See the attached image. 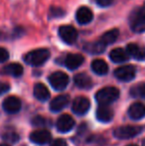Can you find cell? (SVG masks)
<instances>
[{
  "label": "cell",
  "instance_id": "16",
  "mask_svg": "<svg viewBox=\"0 0 145 146\" xmlns=\"http://www.w3.org/2000/svg\"><path fill=\"white\" fill-rule=\"evenodd\" d=\"M128 115L133 120H138L145 116V106L141 102H135L131 104L128 110Z\"/></svg>",
  "mask_w": 145,
  "mask_h": 146
},
{
  "label": "cell",
  "instance_id": "21",
  "mask_svg": "<svg viewBox=\"0 0 145 146\" xmlns=\"http://www.w3.org/2000/svg\"><path fill=\"white\" fill-rule=\"evenodd\" d=\"M34 96L37 100L45 102L50 98V92L48 88L43 84H36L34 87Z\"/></svg>",
  "mask_w": 145,
  "mask_h": 146
},
{
  "label": "cell",
  "instance_id": "32",
  "mask_svg": "<svg viewBox=\"0 0 145 146\" xmlns=\"http://www.w3.org/2000/svg\"><path fill=\"white\" fill-rule=\"evenodd\" d=\"M0 146H9V145H7V144H1Z\"/></svg>",
  "mask_w": 145,
  "mask_h": 146
},
{
  "label": "cell",
  "instance_id": "30",
  "mask_svg": "<svg viewBox=\"0 0 145 146\" xmlns=\"http://www.w3.org/2000/svg\"><path fill=\"white\" fill-rule=\"evenodd\" d=\"M10 90V86L6 83H2L0 82V94H3L5 92H7Z\"/></svg>",
  "mask_w": 145,
  "mask_h": 146
},
{
  "label": "cell",
  "instance_id": "28",
  "mask_svg": "<svg viewBox=\"0 0 145 146\" xmlns=\"http://www.w3.org/2000/svg\"><path fill=\"white\" fill-rule=\"evenodd\" d=\"M64 14V11H63L61 8H52L51 9V17H60Z\"/></svg>",
  "mask_w": 145,
  "mask_h": 146
},
{
  "label": "cell",
  "instance_id": "13",
  "mask_svg": "<svg viewBox=\"0 0 145 146\" xmlns=\"http://www.w3.org/2000/svg\"><path fill=\"white\" fill-rule=\"evenodd\" d=\"M3 108L9 113H16L21 108V102L16 96H9L3 102Z\"/></svg>",
  "mask_w": 145,
  "mask_h": 146
},
{
  "label": "cell",
  "instance_id": "1",
  "mask_svg": "<svg viewBox=\"0 0 145 146\" xmlns=\"http://www.w3.org/2000/svg\"><path fill=\"white\" fill-rule=\"evenodd\" d=\"M51 56V53L48 49H36L31 52L27 53L24 56V61L30 66H34V67H39L45 64L49 60Z\"/></svg>",
  "mask_w": 145,
  "mask_h": 146
},
{
  "label": "cell",
  "instance_id": "18",
  "mask_svg": "<svg viewBox=\"0 0 145 146\" xmlns=\"http://www.w3.org/2000/svg\"><path fill=\"white\" fill-rule=\"evenodd\" d=\"M109 58L114 63H124L129 58V55L127 54L126 50H123L122 48H115L109 53Z\"/></svg>",
  "mask_w": 145,
  "mask_h": 146
},
{
  "label": "cell",
  "instance_id": "34",
  "mask_svg": "<svg viewBox=\"0 0 145 146\" xmlns=\"http://www.w3.org/2000/svg\"><path fill=\"white\" fill-rule=\"evenodd\" d=\"M128 146H137V145H134V144H130V145H128Z\"/></svg>",
  "mask_w": 145,
  "mask_h": 146
},
{
  "label": "cell",
  "instance_id": "10",
  "mask_svg": "<svg viewBox=\"0 0 145 146\" xmlns=\"http://www.w3.org/2000/svg\"><path fill=\"white\" fill-rule=\"evenodd\" d=\"M93 18V13L89 7L85 6H81L77 9V13H75V19H77V23L81 25H85L91 22Z\"/></svg>",
  "mask_w": 145,
  "mask_h": 146
},
{
  "label": "cell",
  "instance_id": "5",
  "mask_svg": "<svg viewBox=\"0 0 145 146\" xmlns=\"http://www.w3.org/2000/svg\"><path fill=\"white\" fill-rule=\"evenodd\" d=\"M141 131V127L131 126V125H125V126H119L115 128L113 134L116 138L119 139H128L136 136Z\"/></svg>",
  "mask_w": 145,
  "mask_h": 146
},
{
  "label": "cell",
  "instance_id": "22",
  "mask_svg": "<svg viewBox=\"0 0 145 146\" xmlns=\"http://www.w3.org/2000/svg\"><path fill=\"white\" fill-rule=\"evenodd\" d=\"M91 70L95 72L97 75L103 76L107 75V72H109V66L105 63L103 60L97 59L91 63Z\"/></svg>",
  "mask_w": 145,
  "mask_h": 146
},
{
  "label": "cell",
  "instance_id": "25",
  "mask_svg": "<svg viewBox=\"0 0 145 146\" xmlns=\"http://www.w3.org/2000/svg\"><path fill=\"white\" fill-rule=\"evenodd\" d=\"M131 94L133 96H139L145 100V84H139L131 88Z\"/></svg>",
  "mask_w": 145,
  "mask_h": 146
},
{
  "label": "cell",
  "instance_id": "20",
  "mask_svg": "<svg viewBox=\"0 0 145 146\" xmlns=\"http://www.w3.org/2000/svg\"><path fill=\"white\" fill-rule=\"evenodd\" d=\"M105 48H107V46H105L99 39L97 41H95V42L87 43V44H85V47H83L85 51H87V53H91V54H93V55L101 54V53H103L105 51Z\"/></svg>",
  "mask_w": 145,
  "mask_h": 146
},
{
  "label": "cell",
  "instance_id": "23",
  "mask_svg": "<svg viewBox=\"0 0 145 146\" xmlns=\"http://www.w3.org/2000/svg\"><path fill=\"white\" fill-rule=\"evenodd\" d=\"M3 73L12 77H20L23 74V67L20 64L12 63L3 68Z\"/></svg>",
  "mask_w": 145,
  "mask_h": 146
},
{
  "label": "cell",
  "instance_id": "26",
  "mask_svg": "<svg viewBox=\"0 0 145 146\" xmlns=\"http://www.w3.org/2000/svg\"><path fill=\"white\" fill-rule=\"evenodd\" d=\"M32 123H33V125H35V126H44V125H46V119H45L44 117L38 115L32 120Z\"/></svg>",
  "mask_w": 145,
  "mask_h": 146
},
{
  "label": "cell",
  "instance_id": "14",
  "mask_svg": "<svg viewBox=\"0 0 145 146\" xmlns=\"http://www.w3.org/2000/svg\"><path fill=\"white\" fill-rule=\"evenodd\" d=\"M85 58L79 54H69L65 59V66L69 70H75L83 65Z\"/></svg>",
  "mask_w": 145,
  "mask_h": 146
},
{
  "label": "cell",
  "instance_id": "19",
  "mask_svg": "<svg viewBox=\"0 0 145 146\" xmlns=\"http://www.w3.org/2000/svg\"><path fill=\"white\" fill-rule=\"evenodd\" d=\"M75 84L77 88H83V90H87L93 87V81H91V77L85 73L77 74L75 77Z\"/></svg>",
  "mask_w": 145,
  "mask_h": 146
},
{
  "label": "cell",
  "instance_id": "12",
  "mask_svg": "<svg viewBox=\"0 0 145 146\" xmlns=\"http://www.w3.org/2000/svg\"><path fill=\"white\" fill-rule=\"evenodd\" d=\"M126 52L129 57L138 60V61H144L145 60V47H142L138 44H128L126 47Z\"/></svg>",
  "mask_w": 145,
  "mask_h": 146
},
{
  "label": "cell",
  "instance_id": "27",
  "mask_svg": "<svg viewBox=\"0 0 145 146\" xmlns=\"http://www.w3.org/2000/svg\"><path fill=\"white\" fill-rule=\"evenodd\" d=\"M9 59V53L6 49L1 48L0 47V63H3V62L7 61Z\"/></svg>",
  "mask_w": 145,
  "mask_h": 146
},
{
  "label": "cell",
  "instance_id": "29",
  "mask_svg": "<svg viewBox=\"0 0 145 146\" xmlns=\"http://www.w3.org/2000/svg\"><path fill=\"white\" fill-rule=\"evenodd\" d=\"M114 0H95L97 4L101 7H109L113 3Z\"/></svg>",
  "mask_w": 145,
  "mask_h": 146
},
{
  "label": "cell",
  "instance_id": "6",
  "mask_svg": "<svg viewBox=\"0 0 145 146\" xmlns=\"http://www.w3.org/2000/svg\"><path fill=\"white\" fill-rule=\"evenodd\" d=\"M59 36L66 44L72 45L77 39V31L71 25H64L59 28Z\"/></svg>",
  "mask_w": 145,
  "mask_h": 146
},
{
  "label": "cell",
  "instance_id": "8",
  "mask_svg": "<svg viewBox=\"0 0 145 146\" xmlns=\"http://www.w3.org/2000/svg\"><path fill=\"white\" fill-rule=\"evenodd\" d=\"M89 106H91V102L85 96H79L73 102V111L75 114H79V115H83V114L87 113L89 110Z\"/></svg>",
  "mask_w": 145,
  "mask_h": 146
},
{
  "label": "cell",
  "instance_id": "11",
  "mask_svg": "<svg viewBox=\"0 0 145 146\" xmlns=\"http://www.w3.org/2000/svg\"><path fill=\"white\" fill-rule=\"evenodd\" d=\"M51 133L46 129L36 130L30 134V140L36 144H46L51 140Z\"/></svg>",
  "mask_w": 145,
  "mask_h": 146
},
{
  "label": "cell",
  "instance_id": "17",
  "mask_svg": "<svg viewBox=\"0 0 145 146\" xmlns=\"http://www.w3.org/2000/svg\"><path fill=\"white\" fill-rule=\"evenodd\" d=\"M95 115L97 120L101 122H109L113 117V112L107 104H99Z\"/></svg>",
  "mask_w": 145,
  "mask_h": 146
},
{
  "label": "cell",
  "instance_id": "24",
  "mask_svg": "<svg viewBox=\"0 0 145 146\" xmlns=\"http://www.w3.org/2000/svg\"><path fill=\"white\" fill-rule=\"evenodd\" d=\"M118 35H119V32H118L117 29H111L107 32H105L103 36L99 38V40L105 45V46H109V45H111L117 40Z\"/></svg>",
  "mask_w": 145,
  "mask_h": 146
},
{
  "label": "cell",
  "instance_id": "4",
  "mask_svg": "<svg viewBox=\"0 0 145 146\" xmlns=\"http://www.w3.org/2000/svg\"><path fill=\"white\" fill-rule=\"evenodd\" d=\"M51 86L57 90H63L69 84V77L63 72H55L49 77Z\"/></svg>",
  "mask_w": 145,
  "mask_h": 146
},
{
  "label": "cell",
  "instance_id": "7",
  "mask_svg": "<svg viewBox=\"0 0 145 146\" xmlns=\"http://www.w3.org/2000/svg\"><path fill=\"white\" fill-rule=\"evenodd\" d=\"M135 68L133 66H122L119 67L114 71V76L117 80L122 82H129L132 81L135 77Z\"/></svg>",
  "mask_w": 145,
  "mask_h": 146
},
{
  "label": "cell",
  "instance_id": "9",
  "mask_svg": "<svg viewBox=\"0 0 145 146\" xmlns=\"http://www.w3.org/2000/svg\"><path fill=\"white\" fill-rule=\"evenodd\" d=\"M73 126H75V120L69 114H63L59 117L57 121V129L60 132H69L70 130H72Z\"/></svg>",
  "mask_w": 145,
  "mask_h": 146
},
{
  "label": "cell",
  "instance_id": "3",
  "mask_svg": "<svg viewBox=\"0 0 145 146\" xmlns=\"http://www.w3.org/2000/svg\"><path fill=\"white\" fill-rule=\"evenodd\" d=\"M119 96V90L113 87H107L101 88L95 94V100L99 104H110L115 102Z\"/></svg>",
  "mask_w": 145,
  "mask_h": 146
},
{
  "label": "cell",
  "instance_id": "2",
  "mask_svg": "<svg viewBox=\"0 0 145 146\" xmlns=\"http://www.w3.org/2000/svg\"><path fill=\"white\" fill-rule=\"evenodd\" d=\"M130 28L135 33H142L145 31V8L138 7L135 8L130 13L129 18Z\"/></svg>",
  "mask_w": 145,
  "mask_h": 146
},
{
  "label": "cell",
  "instance_id": "33",
  "mask_svg": "<svg viewBox=\"0 0 145 146\" xmlns=\"http://www.w3.org/2000/svg\"><path fill=\"white\" fill-rule=\"evenodd\" d=\"M142 146H145V140L143 141V143H142Z\"/></svg>",
  "mask_w": 145,
  "mask_h": 146
},
{
  "label": "cell",
  "instance_id": "15",
  "mask_svg": "<svg viewBox=\"0 0 145 146\" xmlns=\"http://www.w3.org/2000/svg\"><path fill=\"white\" fill-rule=\"evenodd\" d=\"M70 102V96L68 94H61V96L55 98L54 100L51 102L50 108L52 111L57 112L62 110L64 108H66L67 104Z\"/></svg>",
  "mask_w": 145,
  "mask_h": 146
},
{
  "label": "cell",
  "instance_id": "31",
  "mask_svg": "<svg viewBox=\"0 0 145 146\" xmlns=\"http://www.w3.org/2000/svg\"><path fill=\"white\" fill-rule=\"evenodd\" d=\"M51 146H67V142L64 140V139H56V140H54L52 142V144Z\"/></svg>",
  "mask_w": 145,
  "mask_h": 146
}]
</instances>
